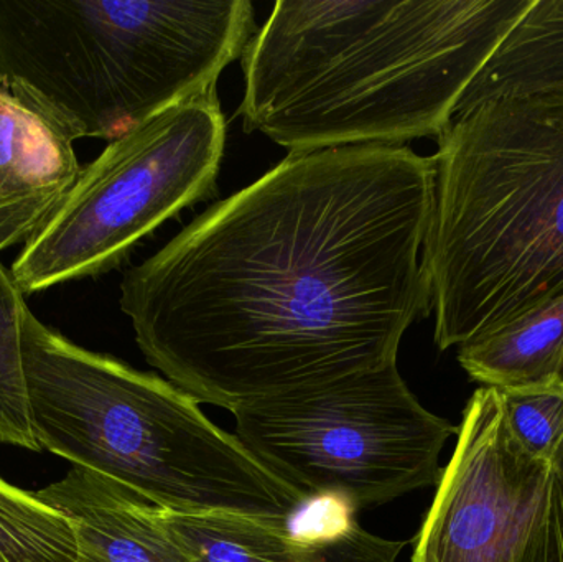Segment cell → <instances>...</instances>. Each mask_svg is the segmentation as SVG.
<instances>
[{
    "label": "cell",
    "mask_w": 563,
    "mask_h": 562,
    "mask_svg": "<svg viewBox=\"0 0 563 562\" xmlns=\"http://www.w3.org/2000/svg\"><path fill=\"white\" fill-rule=\"evenodd\" d=\"M435 178V158L404 145L288 154L125 273L139 349L231 412L396 365L432 313Z\"/></svg>",
    "instance_id": "1"
},
{
    "label": "cell",
    "mask_w": 563,
    "mask_h": 562,
    "mask_svg": "<svg viewBox=\"0 0 563 562\" xmlns=\"http://www.w3.org/2000/svg\"><path fill=\"white\" fill-rule=\"evenodd\" d=\"M473 382L516 389L563 382V296L459 346Z\"/></svg>",
    "instance_id": "12"
},
{
    "label": "cell",
    "mask_w": 563,
    "mask_h": 562,
    "mask_svg": "<svg viewBox=\"0 0 563 562\" xmlns=\"http://www.w3.org/2000/svg\"><path fill=\"white\" fill-rule=\"evenodd\" d=\"M412 562H516L548 507L554 465L522 449L499 389L470 398Z\"/></svg>",
    "instance_id": "8"
},
{
    "label": "cell",
    "mask_w": 563,
    "mask_h": 562,
    "mask_svg": "<svg viewBox=\"0 0 563 562\" xmlns=\"http://www.w3.org/2000/svg\"><path fill=\"white\" fill-rule=\"evenodd\" d=\"M516 562H563V475L555 467L548 507Z\"/></svg>",
    "instance_id": "17"
},
{
    "label": "cell",
    "mask_w": 563,
    "mask_h": 562,
    "mask_svg": "<svg viewBox=\"0 0 563 562\" xmlns=\"http://www.w3.org/2000/svg\"><path fill=\"white\" fill-rule=\"evenodd\" d=\"M22 366L40 448L162 510L290 524L308 505L211 422L194 396L76 345L30 309Z\"/></svg>",
    "instance_id": "4"
},
{
    "label": "cell",
    "mask_w": 563,
    "mask_h": 562,
    "mask_svg": "<svg viewBox=\"0 0 563 562\" xmlns=\"http://www.w3.org/2000/svg\"><path fill=\"white\" fill-rule=\"evenodd\" d=\"M73 142L0 78V253L32 241L75 187Z\"/></svg>",
    "instance_id": "9"
},
{
    "label": "cell",
    "mask_w": 563,
    "mask_h": 562,
    "mask_svg": "<svg viewBox=\"0 0 563 562\" xmlns=\"http://www.w3.org/2000/svg\"><path fill=\"white\" fill-rule=\"evenodd\" d=\"M532 2L282 0L243 56L246 131L290 154L439 139Z\"/></svg>",
    "instance_id": "2"
},
{
    "label": "cell",
    "mask_w": 563,
    "mask_h": 562,
    "mask_svg": "<svg viewBox=\"0 0 563 562\" xmlns=\"http://www.w3.org/2000/svg\"><path fill=\"white\" fill-rule=\"evenodd\" d=\"M563 92V0H534L456 106V112L498 96Z\"/></svg>",
    "instance_id": "13"
},
{
    "label": "cell",
    "mask_w": 563,
    "mask_h": 562,
    "mask_svg": "<svg viewBox=\"0 0 563 562\" xmlns=\"http://www.w3.org/2000/svg\"><path fill=\"white\" fill-rule=\"evenodd\" d=\"M433 158L423 269L445 352L563 296V92L456 112Z\"/></svg>",
    "instance_id": "3"
},
{
    "label": "cell",
    "mask_w": 563,
    "mask_h": 562,
    "mask_svg": "<svg viewBox=\"0 0 563 562\" xmlns=\"http://www.w3.org/2000/svg\"><path fill=\"white\" fill-rule=\"evenodd\" d=\"M224 145L217 91L112 141L13 261L20 293L33 296L121 266L164 221L217 194Z\"/></svg>",
    "instance_id": "7"
},
{
    "label": "cell",
    "mask_w": 563,
    "mask_h": 562,
    "mask_svg": "<svg viewBox=\"0 0 563 562\" xmlns=\"http://www.w3.org/2000/svg\"><path fill=\"white\" fill-rule=\"evenodd\" d=\"M162 515L191 562H396L407 544L367 533L353 520L328 533L300 537L285 521L227 514Z\"/></svg>",
    "instance_id": "11"
},
{
    "label": "cell",
    "mask_w": 563,
    "mask_h": 562,
    "mask_svg": "<svg viewBox=\"0 0 563 562\" xmlns=\"http://www.w3.org/2000/svg\"><path fill=\"white\" fill-rule=\"evenodd\" d=\"M71 521L0 477V562H76Z\"/></svg>",
    "instance_id": "14"
},
{
    "label": "cell",
    "mask_w": 563,
    "mask_h": 562,
    "mask_svg": "<svg viewBox=\"0 0 563 562\" xmlns=\"http://www.w3.org/2000/svg\"><path fill=\"white\" fill-rule=\"evenodd\" d=\"M256 35L250 0H0V78L73 141H115L217 91Z\"/></svg>",
    "instance_id": "5"
},
{
    "label": "cell",
    "mask_w": 563,
    "mask_h": 562,
    "mask_svg": "<svg viewBox=\"0 0 563 562\" xmlns=\"http://www.w3.org/2000/svg\"><path fill=\"white\" fill-rule=\"evenodd\" d=\"M25 296L0 263V444L42 451L30 419L22 366V320Z\"/></svg>",
    "instance_id": "15"
},
{
    "label": "cell",
    "mask_w": 563,
    "mask_h": 562,
    "mask_svg": "<svg viewBox=\"0 0 563 562\" xmlns=\"http://www.w3.org/2000/svg\"><path fill=\"white\" fill-rule=\"evenodd\" d=\"M35 494L71 521L76 562H191L161 508L118 482L73 467Z\"/></svg>",
    "instance_id": "10"
},
{
    "label": "cell",
    "mask_w": 563,
    "mask_h": 562,
    "mask_svg": "<svg viewBox=\"0 0 563 562\" xmlns=\"http://www.w3.org/2000/svg\"><path fill=\"white\" fill-rule=\"evenodd\" d=\"M233 415L241 444L301 500L333 498L354 510L439 484L440 454L459 432L420 405L397 363Z\"/></svg>",
    "instance_id": "6"
},
{
    "label": "cell",
    "mask_w": 563,
    "mask_h": 562,
    "mask_svg": "<svg viewBox=\"0 0 563 562\" xmlns=\"http://www.w3.org/2000/svg\"><path fill=\"white\" fill-rule=\"evenodd\" d=\"M554 467L563 475V444L561 451H559L558 458H555Z\"/></svg>",
    "instance_id": "18"
},
{
    "label": "cell",
    "mask_w": 563,
    "mask_h": 562,
    "mask_svg": "<svg viewBox=\"0 0 563 562\" xmlns=\"http://www.w3.org/2000/svg\"><path fill=\"white\" fill-rule=\"evenodd\" d=\"M499 393L506 421L522 449L554 465L563 444V382Z\"/></svg>",
    "instance_id": "16"
}]
</instances>
